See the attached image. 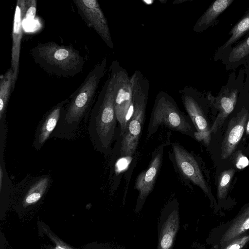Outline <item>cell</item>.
<instances>
[{
  "label": "cell",
  "mask_w": 249,
  "mask_h": 249,
  "mask_svg": "<svg viewBox=\"0 0 249 249\" xmlns=\"http://www.w3.org/2000/svg\"><path fill=\"white\" fill-rule=\"evenodd\" d=\"M107 63L105 57L97 64L69 97L62 109L51 138L71 140L77 135L82 121L89 114L95 102L99 84L106 71Z\"/></svg>",
  "instance_id": "1"
},
{
  "label": "cell",
  "mask_w": 249,
  "mask_h": 249,
  "mask_svg": "<svg viewBox=\"0 0 249 249\" xmlns=\"http://www.w3.org/2000/svg\"><path fill=\"white\" fill-rule=\"evenodd\" d=\"M108 78L98 93L89 113L88 131L97 152L107 156L112 152V144L117 135V118L114 100L115 71L111 64Z\"/></svg>",
  "instance_id": "2"
},
{
  "label": "cell",
  "mask_w": 249,
  "mask_h": 249,
  "mask_svg": "<svg viewBox=\"0 0 249 249\" xmlns=\"http://www.w3.org/2000/svg\"><path fill=\"white\" fill-rule=\"evenodd\" d=\"M34 61L47 73L58 77H72L80 73L85 60L71 45L53 42L38 43L30 51Z\"/></svg>",
  "instance_id": "3"
},
{
  "label": "cell",
  "mask_w": 249,
  "mask_h": 249,
  "mask_svg": "<svg viewBox=\"0 0 249 249\" xmlns=\"http://www.w3.org/2000/svg\"><path fill=\"white\" fill-rule=\"evenodd\" d=\"M132 99L133 106L132 115L121 138L120 155L130 157L135 153L142 133L145 118L150 82L141 71L136 70L130 77Z\"/></svg>",
  "instance_id": "4"
},
{
  "label": "cell",
  "mask_w": 249,
  "mask_h": 249,
  "mask_svg": "<svg viewBox=\"0 0 249 249\" xmlns=\"http://www.w3.org/2000/svg\"><path fill=\"white\" fill-rule=\"evenodd\" d=\"M160 125L195 138L196 129L189 117L179 109L170 95L163 91L157 94L155 100L148 125L147 138L156 133Z\"/></svg>",
  "instance_id": "5"
},
{
  "label": "cell",
  "mask_w": 249,
  "mask_h": 249,
  "mask_svg": "<svg viewBox=\"0 0 249 249\" xmlns=\"http://www.w3.org/2000/svg\"><path fill=\"white\" fill-rule=\"evenodd\" d=\"M114 68L116 92L114 100L115 114L120 124V136H122L132 115L133 106L130 78L127 71L117 60L111 63Z\"/></svg>",
  "instance_id": "6"
},
{
  "label": "cell",
  "mask_w": 249,
  "mask_h": 249,
  "mask_svg": "<svg viewBox=\"0 0 249 249\" xmlns=\"http://www.w3.org/2000/svg\"><path fill=\"white\" fill-rule=\"evenodd\" d=\"M183 105L196 129L195 138L206 145L211 141V131L200 105L198 94L192 88L185 86L179 90Z\"/></svg>",
  "instance_id": "7"
},
{
  "label": "cell",
  "mask_w": 249,
  "mask_h": 249,
  "mask_svg": "<svg viewBox=\"0 0 249 249\" xmlns=\"http://www.w3.org/2000/svg\"><path fill=\"white\" fill-rule=\"evenodd\" d=\"M78 13L90 28L94 29L110 49L113 43L107 21L97 0H73Z\"/></svg>",
  "instance_id": "8"
},
{
  "label": "cell",
  "mask_w": 249,
  "mask_h": 249,
  "mask_svg": "<svg viewBox=\"0 0 249 249\" xmlns=\"http://www.w3.org/2000/svg\"><path fill=\"white\" fill-rule=\"evenodd\" d=\"M171 147L173 160L182 176L208 194L207 184L194 156L178 143H172Z\"/></svg>",
  "instance_id": "9"
},
{
  "label": "cell",
  "mask_w": 249,
  "mask_h": 249,
  "mask_svg": "<svg viewBox=\"0 0 249 249\" xmlns=\"http://www.w3.org/2000/svg\"><path fill=\"white\" fill-rule=\"evenodd\" d=\"M25 0H18L15 9L12 34L11 68L13 71V89L19 72L21 41L23 36V20L25 17Z\"/></svg>",
  "instance_id": "10"
},
{
  "label": "cell",
  "mask_w": 249,
  "mask_h": 249,
  "mask_svg": "<svg viewBox=\"0 0 249 249\" xmlns=\"http://www.w3.org/2000/svg\"><path fill=\"white\" fill-rule=\"evenodd\" d=\"M248 111L242 109L229 121L221 144V158L227 159L242 139L247 123Z\"/></svg>",
  "instance_id": "11"
},
{
  "label": "cell",
  "mask_w": 249,
  "mask_h": 249,
  "mask_svg": "<svg viewBox=\"0 0 249 249\" xmlns=\"http://www.w3.org/2000/svg\"><path fill=\"white\" fill-rule=\"evenodd\" d=\"M164 145H160L152 154L151 160L147 169L137 177L135 188L139 191V198L145 199L152 190L162 162Z\"/></svg>",
  "instance_id": "12"
},
{
  "label": "cell",
  "mask_w": 249,
  "mask_h": 249,
  "mask_svg": "<svg viewBox=\"0 0 249 249\" xmlns=\"http://www.w3.org/2000/svg\"><path fill=\"white\" fill-rule=\"evenodd\" d=\"M69 98L61 101L43 116L38 123L35 134L33 146L39 150L55 128L59 119L60 113L64 106L68 102Z\"/></svg>",
  "instance_id": "13"
},
{
  "label": "cell",
  "mask_w": 249,
  "mask_h": 249,
  "mask_svg": "<svg viewBox=\"0 0 249 249\" xmlns=\"http://www.w3.org/2000/svg\"><path fill=\"white\" fill-rule=\"evenodd\" d=\"M238 94L237 89L224 90L218 96L214 97L211 94L207 98L211 105L216 108L218 113L211 127L212 133H215L222 126L227 117L234 108Z\"/></svg>",
  "instance_id": "14"
},
{
  "label": "cell",
  "mask_w": 249,
  "mask_h": 249,
  "mask_svg": "<svg viewBox=\"0 0 249 249\" xmlns=\"http://www.w3.org/2000/svg\"><path fill=\"white\" fill-rule=\"evenodd\" d=\"M233 0H217L214 1L198 18L193 27V31L199 33L209 27L233 2Z\"/></svg>",
  "instance_id": "15"
},
{
  "label": "cell",
  "mask_w": 249,
  "mask_h": 249,
  "mask_svg": "<svg viewBox=\"0 0 249 249\" xmlns=\"http://www.w3.org/2000/svg\"><path fill=\"white\" fill-rule=\"evenodd\" d=\"M13 90V71L10 68L0 77V127H6V108L11 92Z\"/></svg>",
  "instance_id": "16"
},
{
  "label": "cell",
  "mask_w": 249,
  "mask_h": 249,
  "mask_svg": "<svg viewBox=\"0 0 249 249\" xmlns=\"http://www.w3.org/2000/svg\"><path fill=\"white\" fill-rule=\"evenodd\" d=\"M249 230V206L246 208L222 236L220 244L221 246L226 245L233 239L239 236Z\"/></svg>",
  "instance_id": "17"
},
{
  "label": "cell",
  "mask_w": 249,
  "mask_h": 249,
  "mask_svg": "<svg viewBox=\"0 0 249 249\" xmlns=\"http://www.w3.org/2000/svg\"><path fill=\"white\" fill-rule=\"evenodd\" d=\"M50 182L48 176H43L36 178L29 186L23 200L24 206L36 203L42 197Z\"/></svg>",
  "instance_id": "18"
},
{
  "label": "cell",
  "mask_w": 249,
  "mask_h": 249,
  "mask_svg": "<svg viewBox=\"0 0 249 249\" xmlns=\"http://www.w3.org/2000/svg\"><path fill=\"white\" fill-rule=\"evenodd\" d=\"M178 226V213L175 211L170 214L163 225L159 249H171Z\"/></svg>",
  "instance_id": "19"
},
{
  "label": "cell",
  "mask_w": 249,
  "mask_h": 249,
  "mask_svg": "<svg viewBox=\"0 0 249 249\" xmlns=\"http://www.w3.org/2000/svg\"><path fill=\"white\" fill-rule=\"evenodd\" d=\"M249 31V12L247 13L233 27L231 31V36L221 47L225 49L233 44Z\"/></svg>",
  "instance_id": "20"
},
{
  "label": "cell",
  "mask_w": 249,
  "mask_h": 249,
  "mask_svg": "<svg viewBox=\"0 0 249 249\" xmlns=\"http://www.w3.org/2000/svg\"><path fill=\"white\" fill-rule=\"evenodd\" d=\"M235 172V169L230 168L223 171L221 173L217 185V196L219 199H223L226 196Z\"/></svg>",
  "instance_id": "21"
},
{
  "label": "cell",
  "mask_w": 249,
  "mask_h": 249,
  "mask_svg": "<svg viewBox=\"0 0 249 249\" xmlns=\"http://www.w3.org/2000/svg\"><path fill=\"white\" fill-rule=\"evenodd\" d=\"M249 54V36L235 45L231 50L229 57L230 62L241 60Z\"/></svg>",
  "instance_id": "22"
},
{
  "label": "cell",
  "mask_w": 249,
  "mask_h": 249,
  "mask_svg": "<svg viewBox=\"0 0 249 249\" xmlns=\"http://www.w3.org/2000/svg\"><path fill=\"white\" fill-rule=\"evenodd\" d=\"M36 0H25V12L24 19L28 21L33 20L36 14Z\"/></svg>",
  "instance_id": "23"
},
{
  "label": "cell",
  "mask_w": 249,
  "mask_h": 249,
  "mask_svg": "<svg viewBox=\"0 0 249 249\" xmlns=\"http://www.w3.org/2000/svg\"><path fill=\"white\" fill-rule=\"evenodd\" d=\"M249 241V235L236 238L229 243L224 249H241Z\"/></svg>",
  "instance_id": "24"
},
{
  "label": "cell",
  "mask_w": 249,
  "mask_h": 249,
  "mask_svg": "<svg viewBox=\"0 0 249 249\" xmlns=\"http://www.w3.org/2000/svg\"><path fill=\"white\" fill-rule=\"evenodd\" d=\"M235 164L238 169H243L249 165V160L246 156L239 154L236 157Z\"/></svg>",
  "instance_id": "25"
},
{
  "label": "cell",
  "mask_w": 249,
  "mask_h": 249,
  "mask_svg": "<svg viewBox=\"0 0 249 249\" xmlns=\"http://www.w3.org/2000/svg\"><path fill=\"white\" fill-rule=\"evenodd\" d=\"M246 134L249 135V119L246 123Z\"/></svg>",
  "instance_id": "26"
},
{
  "label": "cell",
  "mask_w": 249,
  "mask_h": 249,
  "mask_svg": "<svg viewBox=\"0 0 249 249\" xmlns=\"http://www.w3.org/2000/svg\"><path fill=\"white\" fill-rule=\"evenodd\" d=\"M55 249H67L66 248L62 247L61 246L58 245L55 248Z\"/></svg>",
  "instance_id": "27"
}]
</instances>
